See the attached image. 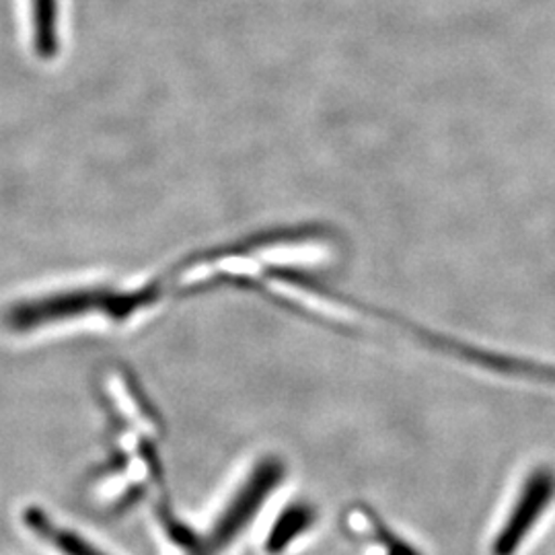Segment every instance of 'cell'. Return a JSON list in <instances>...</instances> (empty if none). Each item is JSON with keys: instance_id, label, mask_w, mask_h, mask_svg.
<instances>
[{"instance_id": "cell-3", "label": "cell", "mask_w": 555, "mask_h": 555, "mask_svg": "<svg viewBox=\"0 0 555 555\" xmlns=\"http://www.w3.org/2000/svg\"><path fill=\"white\" fill-rule=\"evenodd\" d=\"M34 36L43 56L56 50V0H31Z\"/></svg>"}, {"instance_id": "cell-4", "label": "cell", "mask_w": 555, "mask_h": 555, "mask_svg": "<svg viewBox=\"0 0 555 555\" xmlns=\"http://www.w3.org/2000/svg\"><path fill=\"white\" fill-rule=\"evenodd\" d=\"M311 520H313V515L309 508H305V506L291 508L286 515L280 518L274 531L268 537V552L270 554L282 552L295 537L300 535L305 529H309Z\"/></svg>"}, {"instance_id": "cell-2", "label": "cell", "mask_w": 555, "mask_h": 555, "mask_svg": "<svg viewBox=\"0 0 555 555\" xmlns=\"http://www.w3.org/2000/svg\"><path fill=\"white\" fill-rule=\"evenodd\" d=\"M555 477L550 472H535L529 477L525 490L520 492V498L513 508V515L506 520L504 529L500 531L496 543H494V554L513 555L520 541L529 535L533 529L537 518L543 515L547 508L550 500L554 498Z\"/></svg>"}, {"instance_id": "cell-1", "label": "cell", "mask_w": 555, "mask_h": 555, "mask_svg": "<svg viewBox=\"0 0 555 555\" xmlns=\"http://www.w3.org/2000/svg\"><path fill=\"white\" fill-rule=\"evenodd\" d=\"M280 477H282L280 463L276 461L261 463L258 469L249 476V481L238 492V496L233 500L231 508L220 516L212 535L208 537L204 543L196 545L194 555H219L238 535V531L249 522V518L254 516L259 504L266 500L268 492L280 481Z\"/></svg>"}]
</instances>
